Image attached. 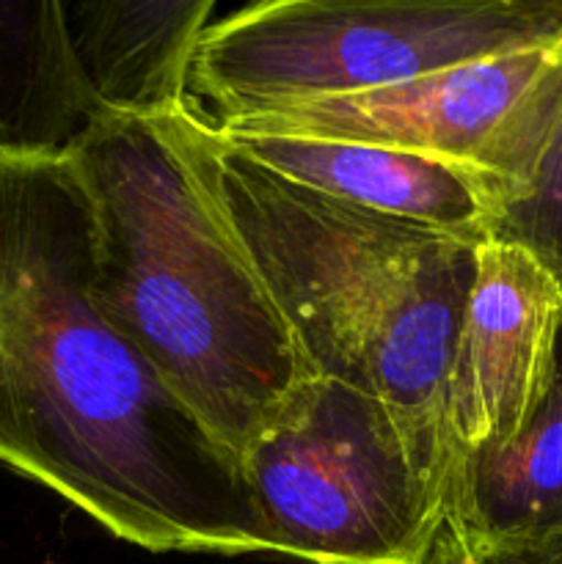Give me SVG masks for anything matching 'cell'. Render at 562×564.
Wrapping results in <instances>:
<instances>
[{
	"label": "cell",
	"instance_id": "1",
	"mask_svg": "<svg viewBox=\"0 0 562 564\" xmlns=\"http://www.w3.org/2000/svg\"><path fill=\"white\" fill-rule=\"evenodd\" d=\"M75 154H0V466L154 554H264L240 460L94 301Z\"/></svg>",
	"mask_w": 562,
	"mask_h": 564
},
{
	"label": "cell",
	"instance_id": "2",
	"mask_svg": "<svg viewBox=\"0 0 562 564\" xmlns=\"http://www.w3.org/2000/svg\"><path fill=\"white\" fill-rule=\"evenodd\" d=\"M72 154L94 204L99 312L240 460L312 375L231 218L218 127L196 102L102 116Z\"/></svg>",
	"mask_w": 562,
	"mask_h": 564
},
{
	"label": "cell",
	"instance_id": "3",
	"mask_svg": "<svg viewBox=\"0 0 562 564\" xmlns=\"http://www.w3.org/2000/svg\"><path fill=\"white\" fill-rule=\"evenodd\" d=\"M220 171L309 375L386 402L450 474L444 386L479 242L295 185L224 135Z\"/></svg>",
	"mask_w": 562,
	"mask_h": 564
},
{
	"label": "cell",
	"instance_id": "4",
	"mask_svg": "<svg viewBox=\"0 0 562 564\" xmlns=\"http://www.w3.org/2000/svg\"><path fill=\"white\" fill-rule=\"evenodd\" d=\"M562 36V0H270L204 28L191 99L240 119L378 91Z\"/></svg>",
	"mask_w": 562,
	"mask_h": 564
},
{
	"label": "cell",
	"instance_id": "5",
	"mask_svg": "<svg viewBox=\"0 0 562 564\" xmlns=\"http://www.w3.org/2000/svg\"><path fill=\"white\" fill-rule=\"evenodd\" d=\"M264 554L306 564H430L446 466L386 402L309 378L240 457Z\"/></svg>",
	"mask_w": 562,
	"mask_h": 564
},
{
	"label": "cell",
	"instance_id": "6",
	"mask_svg": "<svg viewBox=\"0 0 562 564\" xmlns=\"http://www.w3.org/2000/svg\"><path fill=\"white\" fill-rule=\"evenodd\" d=\"M562 102V36L378 91L220 121L235 135L369 143L468 165L501 204L521 187ZM494 213V218H496Z\"/></svg>",
	"mask_w": 562,
	"mask_h": 564
},
{
	"label": "cell",
	"instance_id": "7",
	"mask_svg": "<svg viewBox=\"0 0 562 564\" xmlns=\"http://www.w3.org/2000/svg\"><path fill=\"white\" fill-rule=\"evenodd\" d=\"M474 264L444 386L452 466L521 433L554 378L562 330V275L529 248L483 240Z\"/></svg>",
	"mask_w": 562,
	"mask_h": 564
},
{
	"label": "cell",
	"instance_id": "8",
	"mask_svg": "<svg viewBox=\"0 0 562 564\" xmlns=\"http://www.w3.org/2000/svg\"><path fill=\"white\" fill-rule=\"evenodd\" d=\"M220 135L237 154L309 191L463 240H488L496 198L488 180L468 165L369 143Z\"/></svg>",
	"mask_w": 562,
	"mask_h": 564
},
{
	"label": "cell",
	"instance_id": "9",
	"mask_svg": "<svg viewBox=\"0 0 562 564\" xmlns=\"http://www.w3.org/2000/svg\"><path fill=\"white\" fill-rule=\"evenodd\" d=\"M77 69L102 116H163L193 102L191 61L213 0L64 3Z\"/></svg>",
	"mask_w": 562,
	"mask_h": 564
},
{
	"label": "cell",
	"instance_id": "10",
	"mask_svg": "<svg viewBox=\"0 0 562 564\" xmlns=\"http://www.w3.org/2000/svg\"><path fill=\"white\" fill-rule=\"evenodd\" d=\"M446 529L466 549L562 545V330L554 378L521 433L450 468Z\"/></svg>",
	"mask_w": 562,
	"mask_h": 564
},
{
	"label": "cell",
	"instance_id": "11",
	"mask_svg": "<svg viewBox=\"0 0 562 564\" xmlns=\"http://www.w3.org/2000/svg\"><path fill=\"white\" fill-rule=\"evenodd\" d=\"M99 119L61 0L0 3V154L72 152Z\"/></svg>",
	"mask_w": 562,
	"mask_h": 564
},
{
	"label": "cell",
	"instance_id": "12",
	"mask_svg": "<svg viewBox=\"0 0 562 564\" xmlns=\"http://www.w3.org/2000/svg\"><path fill=\"white\" fill-rule=\"evenodd\" d=\"M488 240L529 248L562 275V102L527 180L490 220Z\"/></svg>",
	"mask_w": 562,
	"mask_h": 564
},
{
	"label": "cell",
	"instance_id": "13",
	"mask_svg": "<svg viewBox=\"0 0 562 564\" xmlns=\"http://www.w3.org/2000/svg\"><path fill=\"white\" fill-rule=\"evenodd\" d=\"M430 564H562V545H477L466 549L444 529Z\"/></svg>",
	"mask_w": 562,
	"mask_h": 564
}]
</instances>
